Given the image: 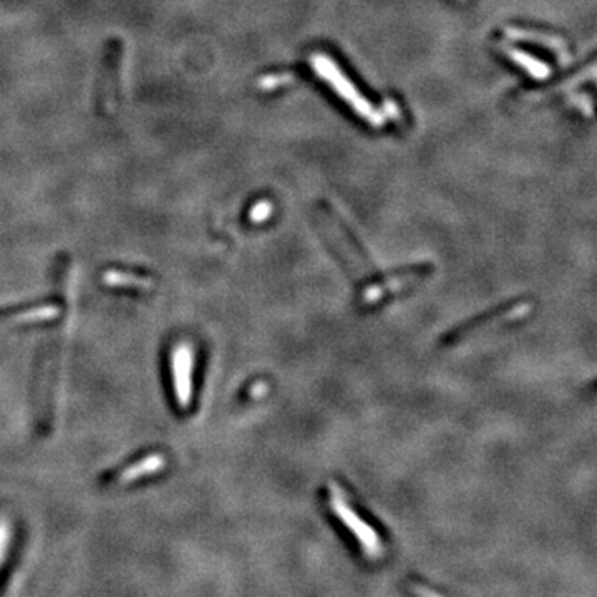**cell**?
Returning <instances> with one entry per match:
<instances>
[{
    "instance_id": "1",
    "label": "cell",
    "mask_w": 597,
    "mask_h": 597,
    "mask_svg": "<svg viewBox=\"0 0 597 597\" xmlns=\"http://www.w3.org/2000/svg\"><path fill=\"white\" fill-rule=\"evenodd\" d=\"M322 232L348 276L355 282L360 308H377L378 304L392 296L417 286L420 280H423L431 272L428 264L380 272L368 258L367 252L358 244L357 239L350 234L340 219L330 213L322 216Z\"/></svg>"
},
{
    "instance_id": "6",
    "label": "cell",
    "mask_w": 597,
    "mask_h": 597,
    "mask_svg": "<svg viewBox=\"0 0 597 597\" xmlns=\"http://www.w3.org/2000/svg\"><path fill=\"white\" fill-rule=\"evenodd\" d=\"M163 467H165V460H163V457H159V455H151V457L139 460L138 463H135L133 467L123 469L121 473L111 475V477H109V479H107V483H109V485H115V483L125 485V483L138 479V478L143 477V475H147V477H148V475H153V473H156V471H159Z\"/></svg>"
},
{
    "instance_id": "5",
    "label": "cell",
    "mask_w": 597,
    "mask_h": 597,
    "mask_svg": "<svg viewBox=\"0 0 597 597\" xmlns=\"http://www.w3.org/2000/svg\"><path fill=\"white\" fill-rule=\"evenodd\" d=\"M194 354L188 344H179L171 354V368L175 378V395L179 408H188L193 393Z\"/></svg>"
},
{
    "instance_id": "7",
    "label": "cell",
    "mask_w": 597,
    "mask_h": 597,
    "mask_svg": "<svg viewBox=\"0 0 597 597\" xmlns=\"http://www.w3.org/2000/svg\"><path fill=\"white\" fill-rule=\"evenodd\" d=\"M60 308L57 306H40L33 308H7L0 310V317L15 318V320H47V318L59 316Z\"/></svg>"
},
{
    "instance_id": "3",
    "label": "cell",
    "mask_w": 597,
    "mask_h": 597,
    "mask_svg": "<svg viewBox=\"0 0 597 597\" xmlns=\"http://www.w3.org/2000/svg\"><path fill=\"white\" fill-rule=\"evenodd\" d=\"M326 503H327L330 513L337 516L338 521L347 527L348 531L357 537L362 546L368 553H375L380 549V539H378L375 527L370 526V523L354 507L348 493L340 487L337 481H330L326 488Z\"/></svg>"
},
{
    "instance_id": "8",
    "label": "cell",
    "mask_w": 597,
    "mask_h": 597,
    "mask_svg": "<svg viewBox=\"0 0 597 597\" xmlns=\"http://www.w3.org/2000/svg\"><path fill=\"white\" fill-rule=\"evenodd\" d=\"M5 546H7V529H5V526L0 525V563H2V556H4Z\"/></svg>"
},
{
    "instance_id": "4",
    "label": "cell",
    "mask_w": 597,
    "mask_h": 597,
    "mask_svg": "<svg viewBox=\"0 0 597 597\" xmlns=\"http://www.w3.org/2000/svg\"><path fill=\"white\" fill-rule=\"evenodd\" d=\"M533 306L527 300H513L509 304H505L501 308H493L487 314L469 320L467 324H461L457 328H453L447 337L443 338L445 344H455L463 338L475 336L479 328H487L489 326L497 324H505L507 320H516V318L525 317L531 312Z\"/></svg>"
},
{
    "instance_id": "2",
    "label": "cell",
    "mask_w": 597,
    "mask_h": 597,
    "mask_svg": "<svg viewBox=\"0 0 597 597\" xmlns=\"http://www.w3.org/2000/svg\"><path fill=\"white\" fill-rule=\"evenodd\" d=\"M125 63V42L109 39L105 45L97 81V109L101 115H111L121 100V75Z\"/></svg>"
}]
</instances>
